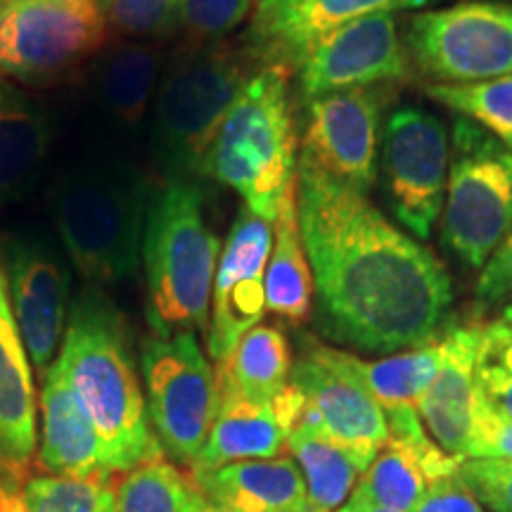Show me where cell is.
Returning <instances> with one entry per match:
<instances>
[{
	"label": "cell",
	"instance_id": "30",
	"mask_svg": "<svg viewBox=\"0 0 512 512\" xmlns=\"http://www.w3.org/2000/svg\"><path fill=\"white\" fill-rule=\"evenodd\" d=\"M0 512H114L110 475L34 477L19 491L0 484Z\"/></svg>",
	"mask_w": 512,
	"mask_h": 512
},
{
	"label": "cell",
	"instance_id": "14",
	"mask_svg": "<svg viewBox=\"0 0 512 512\" xmlns=\"http://www.w3.org/2000/svg\"><path fill=\"white\" fill-rule=\"evenodd\" d=\"M271 249L273 223L242 207L230 226L211 290L207 349L216 363L233 354L240 339L264 316Z\"/></svg>",
	"mask_w": 512,
	"mask_h": 512
},
{
	"label": "cell",
	"instance_id": "3",
	"mask_svg": "<svg viewBox=\"0 0 512 512\" xmlns=\"http://www.w3.org/2000/svg\"><path fill=\"white\" fill-rule=\"evenodd\" d=\"M221 240L207 226L200 188L171 181L147 209L143 261L147 320L157 337L209 332Z\"/></svg>",
	"mask_w": 512,
	"mask_h": 512
},
{
	"label": "cell",
	"instance_id": "16",
	"mask_svg": "<svg viewBox=\"0 0 512 512\" xmlns=\"http://www.w3.org/2000/svg\"><path fill=\"white\" fill-rule=\"evenodd\" d=\"M8 290L29 361L46 375L67 323V266L46 240L19 235L8 245Z\"/></svg>",
	"mask_w": 512,
	"mask_h": 512
},
{
	"label": "cell",
	"instance_id": "29",
	"mask_svg": "<svg viewBox=\"0 0 512 512\" xmlns=\"http://www.w3.org/2000/svg\"><path fill=\"white\" fill-rule=\"evenodd\" d=\"M441 356H444L441 339L427 347L406 351V354L380 358V361H363L354 354H347L351 370L382 408L403 406V403L418 406L420 396L427 392L434 375L439 373Z\"/></svg>",
	"mask_w": 512,
	"mask_h": 512
},
{
	"label": "cell",
	"instance_id": "31",
	"mask_svg": "<svg viewBox=\"0 0 512 512\" xmlns=\"http://www.w3.org/2000/svg\"><path fill=\"white\" fill-rule=\"evenodd\" d=\"M425 93L512 152V74L477 83H430Z\"/></svg>",
	"mask_w": 512,
	"mask_h": 512
},
{
	"label": "cell",
	"instance_id": "35",
	"mask_svg": "<svg viewBox=\"0 0 512 512\" xmlns=\"http://www.w3.org/2000/svg\"><path fill=\"white\" fill-rule=\"evenodd\" d=\"M458 477L482 508L512 512V460L467 458L458 467Z\"/></svg>",
	"mask_w": 512,
	"mask_h": 512
},
{
	"label": "cell",
	"instance_id": "27",
	"mask_svg": "<svg viewBox=\"0 0 512 512\" xmlns=\"http://www.w3.org/2000/svg\"><path fill=\"white\" fill-rule=\"evenodd\" d=\"M306 484V512H337L349 501L366 465L320 434L294 427L285 439Z\"/></svg>",
	"mask_w": 512,
	"mask_h": 512
},
{
	"label": "cell",
	"instance_id": "38",
	"mask_svg": "<svg viewBox=\"0 0 512 512\" xmlns=\"http://www.w3.org/2000/svg\"><path fill=\"white\" fill-rule=\"evenodd\" d=\"M475 292L482 302H496L512 292V228L484 264Z\"/></svg>",
	"mask_w": 512,
	"mask_h": 512
},
{
	"label": "cell",
	"instance_id": "1",
	"mask_svg": "<svg viewBox=\"0 0 512 512\" xmlns=\"http://www.w3.org/2000/svg\"><path fill=\"white\" fill-rule=\"evenodd\" d=\"M297 214L325 335L373 354L437 342L453 287L430 249L363 192L304 166H297Z\"/></svg>",
	"mask_w": 512,
	"mask_h": 512
},
{
	"label": "cell",
	"instance_id": "23",
	"mask_svg": "<svg viewBox=\"0 0 512 512\" xmlns=\"http://www.w3.org/2000/svg\"><path fill=\"white\" fill-rule=\"evenodd\" d=\"M50 145V121L34 98L0 79V207L27 188Z\"/></svg>",
	"mask_w": 512,
	"mask_h": 512
},
{
	"label": "cell",
	"instance_id": "26",
	"mask_svg": "<svg viewBox=\"0 0 512 512\" xmlns=\"http://www.w3.org/2000/svg\"><path fill=\"white\" fill-rule=\"evenodd\" d=\"M162 57L145 43L114 48L98 64V93L112 119L124 128L143 126L157 93Z\"/></svg>",
	"mask_w": 512,
	"mask_h": 512
},
{
	"label": "cell",
	"instance_id": "22",
	"mask_svg": "<svg viewBox=\"0 0 512 512\" xmlns=\"http://www.w3.org/2000/svg\"><path fill=\"white\" fill-rule=\"evenodd\" d=\"M287 439L273 403H259L238 394H219V411L204 448L192 463V477L240 460L278 458Z\"/></svg>",
	"mask_w": 512,
	"mask_h": 512
},
{
	"label": "cell",
	"instance_id": "15",
	"mask_svg": "<svg viewBox=\"0 0 512 512\" xmlns=\"http://www.w3.org/2000/svg\"><path fill=\"white\" fill-rule=\"evenodd\" d=\"M411 74V55L399 38L394 12H377L325 36L299 67V88L313 100L347 88L406 81Z\"/></svg>",
	"mask_w": 512,
	"mask_h": 512
},
{
	"label": "cell",
	"instance_id": "12",
	"mask_svg": "<svg viewBox=\"0 0 512 512\" xmlns=\"http://www.w3.org/2000/svg\"><path fill=\"white\" fill-rule=\"evenodd\" d=\"M448 136L434 114L399 107L387 119L382 171L389 207L415 238L430 240L446 200Z\"/></svg>",
	"mask_w": 512,
	"mask_h": 512
},
{
	"label": "cell",
	"instance_id": "8",
	"mask_svg": "<svg viewBox=\"0 0 512 512\" xmlns=\"http://www.w3.org/2000/svg\"><path fill=\"white\" fill-rule=\"evenodd\" d=\"M140 370L157 441L176 463L192 467L219 411L216 373L195 332L147 337L140 349Z\"/></svg>",
	"mask_w": 512,
	"mask_h": 512
},
{
	"label": "cell",
	"instance_id": "32",
	"mask_svg": "<svg viewBox=\"0 0 512 512\" xmlns=\"http://www.w3.org/2000/svg\"><path fill=\"white\" fill-rule=\"evenodd\" d=\"M475 394L479 411L512 420V325L503 318L479 330Z\"/></svg>",
	"mask_w": 512,
	"mask_h": 512
},
{
	"label": "cell",
	"instance_id": "39",
	"mask_svg": "<svg viewBox=\"0 0 512 512\" xmlns=\"http://www.w3.org/2000/svg\"><path fill=\"white\" fill-rule=\"evenodd\" d=\"M337 512H394V510H387V508H380V505H373V503H366V501H358V498H351L349 501L342 505Z\"/></svg>",
	"mask_w": 512,
	"mask_h": 512
},
{
	"label": "cell",
	"instance_id": "42",
	"mask_svg": "<svg viewBox=\"0 0 512 512\" xmlns=\"http://www.w3.org/2000/svg\"><path fill=\"white\" fill-rule=\"evenodd\" d=\"M256 3H261V0H256Z\"/></svg>",
	"mask_w": 512,
	"mask_h": 512
},
{
	"label": "cell",
	"instance_id": "20",
	"mask_svg": "<svg viewBox=\"0 0 512 512\" xmlns=\"http://www.w3.org/2000/svg\"><path fill=\"white\" fill-rule=\"evenodd\" d=\"M209 505L233 512H306V484L292 458L240 460L192 477Z\"/></svg>",
	"mask_w": 512,
	"mask_h": 512
},
{
	"label": "cell",
	"instance_id": "6",
	"mask_svg": "<svg viewBox=\"0 0 512 512\" xmlns=\"http://www.w3.org/2000/svg\"><path fill=\"white\" fill-rule=\"evenodd\" d=\"M254 74L247 57L221 48L188 50L164 69L155 100V147L174 181L204 174L216 133Z\"/></svg>",
	"mask_w": 512,
	"mask_h": 512
},
{
	"label": "cell",
	"instance_id": "5",
	"mask_svg": "<svg viewBox=\"0 0 512 512\" xmlns=\"http://www.w3.org/2000/svg\"><path fill=\"white\" fill-rule=\"evenodd\" d=\"M147 209L143 178L114 164L76 166L53 192L55 226L69 259L102 285L138 271Z\"/></svg>",
	"mask_w": 512,
	"mask_h": 512
},
{
	"label": "cell",
	"instance_id": "2",
	"mask_svg": "<svg viewBox=\"0 0 512 512\" xmlns=\"http://www.w3.org/2000/svg\"><path fill=\"white\" fill-rule=\"evenodd\" d=\"M55 363L98 432L102 472H128L162 458L164 448L147 425L126 328L100 294L76 302Z\"/></svg>",
	"mask_w": 512,
	"mask_h": 512
},
{
	"label": "cell",
	"instance_id": "40",
	"mask_svg": "<svg viewBox=\"0 0 512 512\" xmlns=\"http://www.w3.org/2000/svg\"><path fill=\"white\" fill-rule=\"evenodd\" d=\"M503 320H505V323L512 325V304H508V306H505V309H503Z\"/></svg>",
	"mask_w": 512,
	"mask_h": 512
},
{
	"label": "cell",
	"instance_id": "34",
	"mask_svg": "<svg viewBox=\"0 0 512 512\" xmlns=\"http://www.w3.org/2000/svg\"><path fill=\"white\" fill-rule=\"evenodd\" d=\"M256 0H181L178 22L192 41L214 43L252 15Z\"/></svg>",
	"mask_w": 512,
	"mask_h": 512
},
{
	"label": "cell",
	"instance_id": "19",
	"mask_svg": "<svg viewBox=\"0 0 512 512\" xmlns=\"http://www.w3.org/2000/svg\"><path fill=\"white\" fill-rule=\"evenodd\" d=\"M36 451V389L27 347L10 304L8 275L0 266V463L22 470Z\"/></svg>",
	"mask_w": 512,
	"mask_h": 512
},
{
	"label": "cell",
	"instance_id": "9",
	"mask_svg": "<svg viewBox=\"0 0 512 512\" xmlns=\"http://www.w3.org/2000/svg\"><path fill=\"white\" fill-rule=\"evenodd\" d=\"M418 72L437 83H477L512 74V5L472 0L420 12L408 22Z\"/></svg>",
	"mask_w": 512,
	"mask_h": 512
},
{
	"label": "cell",
	"instance_id": "13",
	"mask_svg": "<svg viewBox=\"0 0 512 512\" xmlns=\"http://www.w3.org/2000/svg\"><path fill=\"white\" fill-rule=\"evenodd\" d=\"M384 102L387 93L380 86L347 88L309 100L297 166L366 195L377 181Z\"/></svg>",
	"mask_w": 512,
	"mask_h": 512
},
{
	"label": "cell",
	"instance_id": "36",
	"mask_svg": "<svg viewBox=\"0 0 512 512\" xmlns=\"http://www.w3.org/2000/svg\"><path fill=\"white\" fill-rule=\"evenodd\" d=\"M467 458L512 460V420H501L477 408L475 430H472L465 460Z\"/></svg>",
	"mask_w": 512,
	"mask_h": 512
},
{
	"label": "cell",
	"instance_id": "33",
	"mask_svg": "<svg viewBox=\"0 0 512 512\" xmlns=\"http://www.w3.org/2000/svg\"><path fill=\"white\" fill-rule=\"evenodd\" d=\"M107 27L136 38H164L181 29V0H98Z\"/></svg>",
	"mask_w": 512,
	"mask_h": 512
},
{
	"label": "cell",
	"instance_id": "28",
	"mask_svg": "<svg viewBox=\"0 0 512 512\" xmlns=\"http://www.w3.org/2000/svg\"><path fill=\"white\" fill-rule=\"evenodd\" d=\"M114 512H207L197 484L162 458L133 467L112 486Z\"/></svg>",
	"mask_w": 512,
	"mask_h": 512
},
{
	"label": "cell",
	"instance_id": "18",
	"mask_svg": "<svg viewBox=\"0 0 512 512\" xmlns=\"http://www.w3.org/2000/svg\"><path fill=\"white\" fill-rule=\"evenodd\" d=\"M482 325H451L441 337V366L427 392L420 396L418 413L430 437L448 456L465 460L477 413L475 361Z\"/></svg>",
	"mask_w": 512,
	"mask_h": 512
},
{
	"label": "cell",
	"instance_id": "11",
	"mask_svg": "<svg viewBox=\"0 0 512 512\" xmlns=\"http://www.w3.org/2000/svg\"><path fill=\"white\" fill-rule=\"evenodd\" d=\"M290 384L302 396L294 427L320 434L366 467L373 463L389 439L387 415L351 370L347 351L309 342L292 363Z\"/></svg>",
	"mask_w": 512,
	"mask_h": 512
},
{
	"label": "cell",
	"instance_id": "4",
	"mask_svg": "<svg viewBox=\"0 0 512 512\" xmlns=\"http://www.w3.org/2000/svg\"><path fill=\"white\" fill-rule=\"evenodd\" d=\"M204 174L238 192L259 219H278L297 178V133L283 67L268 64L247 81L216 133Z\"/></svg>",
	"mask_w": 512,
	"mask_h": 512
},
{
	"label": "cell",
	"instance_id": "10",
	"mask_svg": "<svg viewBox=\"0 0 512 512\" xmlns=\"http://www.w3.org/2000/svg\"><path fill=\"white\" fill-rule=\"evenodd\" d=\"M107 38L98 0H0V76L43 81Z\"/></svg>",
	"mask_w": 512,
	"mask_h": 512
},
{
	"label": "cell",
	"instance_id": "24",
	"mask_svg": "<svg viewBox=\"0 0 512 512\" xmlns=\"http://www.w3.org/2000/svg\"><path fill=\"white\" fill-rule=\"evenodd\" d=\"M273 223V249L266 266V309L290 323H302L311 313L313 275L299 230L297 178L287 188Z\"/></svg>",
	"mask_w": 512,
	"mask_h": 512
},
{
	"label": "cell",
	"instance_id": "37",
	"mask_svg": "<svg viewBox=\"0 0 512 512\" xmlns=\"http://www.w3.org/2000/svg\"><path fill=\"white\" fill-rule=\"evenodd\" d=\"M411 512H484L470 489L456 475L441 477L427 486L422 501Z\"/></svg>",
	"mask_w": 512,
	"mask_h": 512
},
{
	"label": "cell",
	"instance_id": "41",
	"mask_svg": "<svg viewBox=\"0 0 512 512\" xmlns=\"http://www.w3.org/2000/svg\"><path fill=\"white\" fill-rule=\"evenodd\" d=\"M207 512H233V510H223V508H216V505H209Z\"/></svg>",
	"mask_w": 512,
	"mask_h": 512
},
{
	"label": "cell",
	"instance_id": "21",
	"mask_svg": "<svg viewBox=\"0 0 512 512\" xmlns=\"http://www.w3.org/2000/svg\"><path fill=\"white\" fill-rule=\"evenodd\" d=\"M41 465L60 477H91L102 472L100 439L57 363L43 375Z\"/></svg>",
	"mask_w": 512,
	"mask_h": 512
},
{
	"label": "cell",
	"instance_id": "25",
	"mask_svg": "<svg viewBox=\"0 0 512 512\" xmlns=\"http://www.w3.org/2000/svg\"><path fill=\"white\" fill-rule=\"evenodd\" d=\"M292 354L283 330L256 325L240 339L233 354L216 370L219 394H238L259 403H273L290 384Z\"/></svg>",
	"mask_w": 512,
	"mask_h": 512
},
{
	"label": "cell",
	"instance_id": "7",
	"mask_svg": "<svg viewBox=\"0 0 512 512\" xmlns=\"http://www.w3.org/2000/svg\"><path fill=\"white\" fill-rule=\"evenodd\" d=\"M512 228V152L460 117L453 124L441 238L465 266L482 268Z\"/></svg>",
	"mask_w": 512,
	"mask_h": 512
},
{
	"label": "cell",
	"instance_id": "17",
	"mask_svg": "<svg viewBox=\"0 0 512 512\" xmlns=\"http://www.w3.org/2000/svg\"><path fill=\"white\" fill-rule=\"evenodd\" d=\"M427 3L432 0H261L249 41L254 53L273 67H302L332 31L377 12L422 8Z\"/></svg>",
	"mask_w": 512,
	"mask_h": 512
}]
</instances>
